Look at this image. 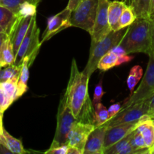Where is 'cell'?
<instances>
[{
  "instance_id": "cell-1",
  "label": "cell",
  "mask_w": 154,
  "mask_h": 154,
  "mask_svg": "<svg viewBox=\"0 0 154 154\" xmlns=\"http://www.w3.org/2000/svg\"><path fill=\"white\" fill-rule=\"evenodd\" d=\"M152 31L153 20L150 18H137L128 26L119 45L124 49L126 54H149L152 52Z\"/></svg>"
},
{
  "instance_id": "cell-2",
  "label": "cell",
  "mask_w": 154,
  "mask_h": 154,
  "mask_svg": "<svg viewBox=\"0 0 154 154\" xmlns=\"http://www.w3.org/2000/svg\"><path fill=\"white\" fill-rule=\"evenodd\" d=\"M89 78L78 70L75 59H73L71 66V74L65 96L68 105L76 118L79 116L84 105L90 98L88 94Z\"/></svg>"
},
{
  "instance_id": "cell-3",
  "label": "cell",
  "mask_w": 154,
  "mask_h": 154,
  "mask_svg": "<svg viewBox=\"0 0 154 154\" xmlns=\"http://www.w3.org/2000/svg\"><path fill=\"white\" fill-rule=\"evenodd\" d=\"M128 27L121 29L118 31L111 30L109 34L99 42H93L91 41V46L90 49L88 62L86 67L84 68L83 73L88 76L91 77L93 72L98 69V63L100 59L105 54L111 51L113 48L119 45L123 35L126 33Z\"/></svg>"
},
{
  "instance_id": "cell-4",
  "label": "cell",
  "mask_w": 154,
  "mask_h": 154,
  "mask_svg": "<svg viewBox=\"0 0 154 154\" xmlns=\"http://www.w3.org/2000/svg\"><path fill=\"white\" fill-rule=\"evenodd\" d=\"M99 0H81L71 11L69 23L71 26L81 28L91 33L97 14Z\"/></svg>"
},
{
  "instance_id": "cell-5",
  "label": "cell",
  "mask_w": 154,
  "mask_h": 154,
  "mask_svg": "<svg viewBox=\"0 0 154 154\" xmlns=\"http://www.w3.org/2000/svg\"><path fill=\"white\" fill-rule=\"evenodd\" d=\"M78 120L68 105L66 96L63 95L59 105L57 129L51 147L67 144L68 135L73 125Z\"/></svg>"
},
{
  "instance_id": "cell-6",
  "label": "cell",
  "mask_w": 154,
  "mask_h": 154,
  "mask_svg": "<svg viewBox=\"0 0 154 154\" xmlns=\"http://www.w3.org/2000/svg\"><path fill=\"white\" fill-rule=\"evenodd\" d=\"M40 29L38 28L36 23V15L32 17L26 34L18 49L15 57L14 64L20 66L25 57L29 58V65L32 64L36 56L38 54L42 42L39 39Z\"/></svg>"
},
{
  "instance_id": "cell-7",
  "label": "cell",
  "mask_w": 154,
  "mask_h": 154,
  "mask_svg": "<svg viewBox=\"0 0 154 154\" xmlns=\"http://www.w3.org/2000/svg\"><path fill=\"white\" fill-rule=\"evenodd\" d=\"M149 61L142 81L139 87L128 99H125L122 109L137 102L150 99L154 94V51L148 54Z\"/></svg>"
},
{
  "instance_id": "cell-8",
  "label": "cell",
  "mask_w": 154,
  "mask_h": 154,
  "mask_svg": "<svg viewBox=\"0 0 154 154\" xmlns=\"http://www.w3.org/2000/svg\"><path fill=\"white\" fill-rule=\"evenodd\" d=\"M150 99H151V98L141 101V102H137V103L127 107V108H123L119 111L117 115H115L113 118L107 121L105 124L108 128L115 126V125L121 124V123H127L138 121L143 116L148 114Z\"/></svg>"
},
{
  "instance_id": "cell-9",
  "label": "cell",
  "mask_w": 154,
  "mask_h": 154,
  "mask_svg": "<svg viewBox=\"0 0 154 154\" xmlns=\"http://www.w3.org/2000/svg\"><path fill=\"white\" fill-rule=\"evenodd\" d=\"M110 2L111 1L109 0H99L94 26L90 33L91 41L93 42H99L102 40L111 31L108 22V7Z\"/></svg>"
},
{
  "instance_id": "cell-10",
  "label": "cell",
  "mask_w": 154,
  "mask_h": 154,
  "mask_svg": "<svg viewBox=\"0 0 154 154\" xmlns=\"http://www.w3.org/2000/svg\"><path fill=\"white\" fill-rule=\"evenodd\" d=\"M95 128L96 126L92 123L77 121L73 125L68 135L67 144L70 147L78 149L83 154L87 139Z\"/></svg>"
},
{
  "instance_id": "cell-11",
  "label": "cell",
  "mask_w": 154,
  "mask_h": 154,
  "mask_svg": "<svg viewBox=\"0 0 154 154\" xmlns=\"http://www.w3.org/2000/svg\"><path fill=\"white\" fill-rule=\"evenodd\" d=\"M71 11H72L66 7L60 13L48 18L47 28L44 32L42 40L41 41L42 44L45 41L49 40L53 36L61 32L62 30L71 26L69 23Z\"/></svg>"
},
{
  "instance_id": "cell-12",
  "label": "cell",
  "mask_w": 154,
  "mask_h": 154,
  "mask_svg": "<svg viewBox=\"0 0 154 154\" xmlns=\"http://www.w3.org/2000/svg\"><path fill=\"white\" fill-rule=\"evenodd\" d=\"M143 117L138 121L127 123H121V124L115 125V126L108 127L106 132V135H105V145H104L105 150L109 148L110 147H111L113 144L117 143V141L127 136L132 131L135 130L137 126H138V124L142 120Z\"/></svg>"
},
{
  "instance_id": "cell-13",
  "label": "cell",
  "mask_w": 154,
  "mask_h": 154,
  "mask_svg": "<svg viewBox=\"0 0 154 154\" xmlns=\"http://www.w3.org/2000/svg\"><path fill=\"white\" fill-rule=\"evenodd\" d=\"M108 126L105 124L95 128L90 133L83 154H104L105 153V139Z\"/></svg>"
},
{
  "instance_id": "cell-14",
  "label": "cell",
  "mask_w": 154,
  "mask_h": 154,
  "mask_svg": "<svg viewBox=\"0 0 154 154\" xmlns=\"http://www.w3.org/2000/svg\"><path fill=\"white\" fill-rule=\"evenodd\" d=\"M32 17H17L16 22L14 24L10 33L8 35L9 38L11 39L12 45H13L14 51L15 56L17 53L18 49L26 34L28 29L29 27Z\"/></svg>"
},
{
  "instance_id": "cell-15",
  "label": "cell",
  "mask_w": 154,
  "mask_h": 154,
  "mask_svg": "<svg viewBox=\"0 0 154 154\" xmlns=\"http://www.w3.org/2000/svg\"><path fill=\"white\" fill-rule=\"evenodd\" d=\"M137 129L141 132L150 153L154 147V123L152 117L149 114L144 115L141 123L137 126Z\"/></svg>"
},
{
  "instance_id": "cell-16",
  "label": "cell",
  "mask_w": 154,
  "mask_h": 154,
  "mask_svg": "<svg viewBox=\"0 0 154 154\" xmlns=\"http://www.w3.org/2000/svg\"><path fill=\"white\" fill-rule=\"evenodd\" d=\"M132 132L105 150L104 154H140L139 150L135 149L130 143Z\"/></svg>"
},
{
  "instance_id": "cell-17",
  "label": "cell",
  "mask_w": 154,
  "mask_h": 154,
  "mask_svg": "<svg viewBox=\"0 0 154 154\" xmlns=\"http://www.w3.org/2000/svg\"><path fill=\"white\" fill-rule=\"evenodd\" d=\"M126 5L123 1H115L110 2L109 7H108V22L111 30L118 31L119 22H120V17Z\"/></svg>"
},
{
  "instance_id": "cell-18",
  "label": "cell",
  "mask_w": 154,
  "mask_h": 154,
  "mask_svg": "<svg viewBox=\"0 0 154 154\" xmlns=\"http://www.w3.org/2000/svg\"><path fill=\"white\" fill-rule=\"evenodd\" d=\"M29 58L25 57L23 60L22 63H21L20 73L17 82V99L21 97L28 90L27 83H28L29 77Z\"/></svg>"
},
{
  "instance_id": "cell-19",
  "label": "cell",
  "mask_w": 154,
  "mask_h": 154,
  "mask_svg": "<svg viewBox=\"0 0 154 154\" xmlns=\"http://www.w3.org/2000/svg\"><path fill=\"white\" fill-rule=\"evenodd\" d=\"M15 57L13 45L8 36L3 42L0 51V68L14 64Z\"/></svg>"
},
{
  "instance_id": "cell-20",
  "label": "cell",
  "mask_w": 154,
  "mask_h": 154,
  "mask_svg": "<svg viewBox=\"0 0 154 154\" xmlns=\"http://www.w3.org/2000/svg\"><path fill=\"white\" fill-rule=\"evenodd\" d=\"M17 19V16L14 12L0 5V26L7 35L10 33Z\"/></svg>"
},
{
  "instance_id": "cell-21",
  "label": "cell",
  "mask_w": 154,
  "mask_h": 154,
  "mask_svg": "<svg viewBox=\"0 0 154 154\" xmlns=\"http://www.w3.org/2000/svg\"><path fill=\"white\" fill-rule=\"evenodd\" d=\"M3 137H4L5 141L7 144V147L13 154H24L28 153V151L24 149L20 140L12 136L5 130V128L3 129Z\"/></svg>"
},
{
  "instance_id": "cell-22",
  "label": "cell",
  "mask_w": 154,
  "mask_h": 154,
  "mask_svg": "<svg viewBox=\"0 0 154 154\" xmlns=\"http://www.w3.org/2000/svg\"><path fill=\"white\" fill-rule=\"evenodd\" d=\"M117 62H118V57L114 52L110 51L100 59L98 63V69L102 72L108 71L115 66H117Z\"/></svg>"
},
{
  "instance_id": "cell-23",
  "label": "cell",
  "mask_w": 154,
  "mask_h": 154,
  "mask_svg": "<svg viewBox=\"0 0 154 154\" xmlns=\"http://www.w3.org/2000/svg\"><path fill=\"white\" fill-rule=\"evenodd\" d=\"M94 113L96 127L105 124L110 120L108 110L102 102H99L97 105H94Z\"/></svg>"
},
{
  "instance_id": "cell-24",
  "label": "cell",
  "mask_w": 154,
  "mask_h": 154,
  "mask_svg": "<svg viewBox=\"0 0 154 154\" xmlns=\"http://www.w3.org/2000/svg\"><path fill=\"white\" fill-rule=\"evenodd\" d=\"M130 143L135 149L139 150L140 154L150 153V150L146 146L145 141H144L141 132L137 128L135 130L132 131Z\"/></svg>"
},
{
  "instance_id": "cell-25",
  "label": "cell",
  "mask_w": 154,
  "mask_h": 154,
  "mask_svg": "<svg viewBox=\"0 0 154 154\" xmlns=\"http://www.w3.org/2000/svg\"><path fill=\"white\" fill-rule=\"evenodd\" d=\"M20 69L21 65L17 66L15 64H12L5 67H1L0 68V83L5 82L14 77H19Z\"/></svg>"
},
{
  "instance_id": "cell-26",
  "label": "cell",
  "mask_w": 154,
  "mask_h": 154,
  "mask_svg": "<svg viewBox=\"0 0 154 154\" xmlns=\"http://www.w3.org/2000/svg\"><path fill=\"white\" fill-rule=\"evenodd\" d=\"M151 0H136L132 7L137 18H149Z\"/></svg>"
},
{
  "instance_id": "cell-27",
  "label": "cell",
  "mask_w": 154,
  "mask_h": 154,
  "mask_svg": "<svg viewBox=\"0 0 154 154\" xmlns=\"http://www.w3.org/2000/svg\"><path fill=\"white\" fill-rule=\"evenodd\" d=\"M143 77V69L140 66H135L131 69L127 78V85L131 93H133L135 86Z\"/></svg>"
},
{
  "instance_id": "cell-28",
  "label": "cell",
  "mask_w": 154,
  "mask_h": 154,
  "mask_svg": "<svg viewBox=\"0 0 154 154\" xmlns=\"http://www.w3.org/2000/svg\"><path fill=\"white\" fill-rule=\"evenodd\" d=\"M136 19L137 17L133 8L131 6L127 5L124 8L121 17H120V22H119V29H121L129 26L132 23L135 22Z\"/></svg>"
},
{
  "instance_id": "cell-29",
  "label": "cell",
  "mask_w": 154,
  "mask_h": 154,
  "mask_svg": "<svg viewBox=\"0 0 154 154\" xmlns=\"http://www.w3.org/2000/svg\"><path fill=\"white\" fill-rule=\"evenodd\" d=\"M19 77H14L13 78L8 80L5 82L0 83L8 96L10 97L13 102L17 100V82Z\"/></svg>"
},
{
  "instance_id": "cell-30",
  "label": "cell",
  "mask_w": 154,
  "mask_h": 154,
  "mask_svg": "<svg viewBox=\"0 0 154 154\" xmlns=\"http://www.w3.org/2000/svg\"><path fill=\"white\" fill-rule=\"evenodd\" d=\"M37 5L30 2H25L20 5L17 16L19 17L35 16L36 15V11H37Z\"/></svg>"
},
{
  "instance_id": "cell-31",
  "label": "cell",
  "mask_w": 154,
  "mask_h": 154,
  "mask_svg": "<svg viewBox=\"0 0 154 154\" xmlns=\"http://www.w3.org/2000/svg\"><path fill=\"white\" fill-rule=\"evenodd\" d=\"M26 1L37 5L35 0H0V5L4 6V7L8 8L17 14L20 5Z\"/></svg>"
},
{
  "instance_id": "cell-32",
  "label": "cell",
  "mask_w": 154,
  "mask_h": 154,
  "mask_svg": "<svg viewBox=\"0 0 154 154\" xmlns=\"http://www.w3.org/2000/svg\"><path fill=\"white\" fill-rule=\"evenodd\" d=\"M13 102L0 84V113L4 114Z\"/></svg>"
},
{
  "instance_id": "cell-33",
  "label": "cell",
  "mask_w": 154,
  "mask_h": 154,
  "mask_svg": "<svg viewBox=\"0 0 154 154\" xmlns=\"http://www.w3.org/2000/svg\"><path fill=\"white\" fill-rule=\"evenodd\" d=\"M105 91L103 90V87H102V80H100L99 84L96 86L94 90V94H93V105H96L98 103L101 102L102 97L105 94Z\"/></svg>"
},
{
  "instance_id": "cell-34",
  "label": "cell",
  "mask_w": 154,
  "mask_h": 154,
  "mask_svg": "<svg viewBox=\"0 0 154 154\" xmlns=\"http://www.w3.org/2000/svg\"><path fill=\"white\" fill-rule=\"evenodd\" d=\"M69 146L68 144L58 146L56 147H50L45 153L47 154H68Z\"/></svg>"
},
{
  "instance_id": "cell-35",
  "label": "cell",
  "mask_w": 154,
  "mask_h": 154,
  "mask_svg": "<svg viewBox=\"0 0 154 154\" xmlns=\"http://www.w3.org/2000/svg\"><path fill=\"white\" fill-rule=\"evenodd\" d=\"M122 109V105L120 102L118 103L113 104L110 106V108H108V113H109V118L111 120V118L114 117L115 115H117L119 113V111Z\"/></svg>"
},
{
  "instance_id": "cell-36",
  "label": "cell",
  "mask_w": 154,
  "mask_h": 154,
  "mask_svg": "<svg viewBox=\"0 0 154 154\" xmlns=\"http://www.w3.org/2000/svg\"><path fill=\"white\" fill-rule=\"evenodd\" d=\"M0 154H13L7 147V144L3 137V132L0 135Z\"/></svg>"
},
{
  "instance_id": "cell-37",
  "label": "cell",
  "mask_w": 154,
  "mask_h": 154,
  "mask_svg": "<svg viewBox=\"0 0 154 154\" xmlns=\"http://www.w3.org/2000/svg\"><path fill=\"white\" fill-rule=\"evenodd\" d=\"M133 60V57H130L128 54H123V55L119 56L118 57V62H117V66L130 62L131 60Z\"/></svg>"
},
{
  "instance_id": "cell-38",
  "label": "cell",
  "mask_w": 154,
  "mask_h": 154,
  "mask_svg": "<svg viewBox=\"0 0 154 154\" xmlns=\"http://www.w3.org/2000/svg\"><path fill=\"white\" fill-rule=\"evenodd\" d=\"M80 1H81V0H69V3H68L67 8L69 9H70L71 11H72L75 7H76L77 5L79 3Z\"/></svg>"
},
{
  "instance_id": "cell-39",
  "label": "cell",
  "mask_w": 154,
  "mask_h": 154,
  "mask_svg": "<svg viewBox=\"0 0 154 154\" xmlns=\"http://www.w3.org/2000/svg\"><path fill=\"white\" fill-rule=\"evenodd\" d=\"M153 114H154V94L153 96H152L151 99H150V108H149V112H148V114L150 116V117H151Z\"/></svg>"
},
{
  "instance_id": "cell-40",
  "label": "cell",
  "mask_w": 154,
  "mask_h": 154,
  "mask_svg": "<svg viewBox=\"0 0 154 154\" xmlns=\"http://www.w3.org/2000/svg\"><path fill=\"white\" fill-rule=\"evenodd\" d=\"M149 18L151 20H154V0H151L150 3V14H149Z\"/></svg>"
},
{
  "instance_id": "cell-41",
  "label": "cell",
  "mask_w": 154,
  "mask_h": 154,
  "mask_svg": "<svg viewBox=\"0 0 154 154\" xmlns=\"http://www.w3.org/2000/svg\"><path fill=\"white\" fill-rule=\"evenodd\" d=\"M68 154H82V152L78 150V149L75 148V147H69Z\"/></svg>"
},
{
  "instance_id": "cell-42",
  "label": "cell",
  "mask_w": 154,
  "mask_h": 154,
  "mask_svg": "<svg viewBox=\"0 0 154 154\" xmlns=\"http://www.w3.org/2000/svg\"><path fill=\"white\" fill-rule=\"evenodd\" d=\"M8 38V35L5 32H2L0 33V51H1L2 45L3 42Z\"/></svg>"
},
{
  "instance_id": "cell-43",
  "label": "cell",
  "mask_w": 154,
  "mask_h": 154,
  "mask_svg": "<svg viewBox=\"0 0 154 154\" xmlns=\"http://www.w3.org/2000/svg\"><path fill=\"white\" fill-rule=\"evenodd\" d=\"M122 1H123L126 5L131 6V7L132 8L134 6V5H135L136 0H122Z\"/></svg>"
},
{
  "instance_id": "cell-44",
  "label": "cell",
  "mask_w": 154,
  "mask_h": 154,
  "mask_svg": "<svg viewBox=\"0 0 154 154\" xmlns=\"http://www.w3.org/2000/svg\"><path fill=\"white\" fill-rule=\"evenodd\" d=\"M2 117H3V114L0 113V135L2 134L3 129H4V126H3V122H2Z\"/></svg>"
},
{
  "instance_id": "cell-45",
  "label": "cell",
  "mask_w": 154,
  "mask_h": 154,
  "mask_svg": "<svg viewBox=\"0 0 154 154\" xmlns=\"http://www.w3.org/2000/svg\"><path fill=\"white\" fill-rule=\"evenodd\" d=\"M152 51H154V20H153V31H152Z\"/></svg>"
},
{
  "instance_id": "cell-46",
  "label": "cell",
  "mask_w": 154,
  "mask_h": 154,
  "mask_svg": "<svg viewBox=\"0 0 154 154\" xmlns=\"http://www.w3.org/2000/svg\"><path fill=\"white\" fill-rule=\"evenodd\" d=\"M2 32H5V31L3 30V29L0 26V33H2Z\"/></svg>"
},
{
  "instance_id": "cell-47",
  "label": "cell",
  "mask_w": 154,
  "mask_h": 154,
  "mask_svg": "<svg viewBox=\"0 0 154 154\" xmlns=\"http://www.w3.org/2000/svg\"><path fill=\"white\" fill-rule=\"evenodd\" d=\"M150 154H154V147L153 149H152L151 151H150Z\"/></svg>"
},
{
  "instance_id": "cell-48",
  "label": "cell",
  "mask_w": 154,
  "mask_h": 154,
  "mask_svg": "<svg viewBox=\"0 0 154 154\" xmlns=\"http://www.w3.org/2000/svg\"><path fill=\"white\" fill-rule=\"evenodd\" d=\"M151 117H152V118H154V114H153V115H152V116H151Z\"/></svg>"
},
{
  "instance_id": "cell-49",
  "label": "cell",
  "mask_w": 154,
  "mask_h": 154,
  "mask_svg": "<svg viewBox=\"0 0 154 154\" xmlns=\"http://www.w3.org/2000/svg\"><path fill=\"white\" fill-rule=\"evenodd\" d=\"M152 119H153V123H154V118H152Z\"/></svg>"
}]
</instances>
